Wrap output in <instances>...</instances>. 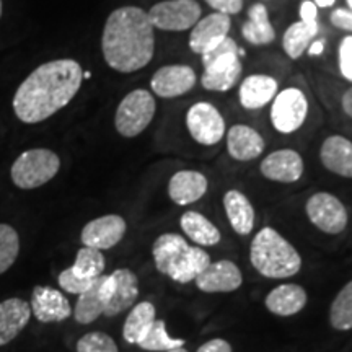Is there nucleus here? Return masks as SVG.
Instances as JSON below:
<instances>
[{
  "instance_id": "obj_1",
  "label": "nucleus",
  "mask_w": 352,
  "mask_h": 352,
  "mask_svg": "<svg viewBox=\"0 0 352 352\" xmlns=\"http://www.w3.org/2000/svg\"><path fill=\"white\" fill-rule=\"evenodd\" d=\"M83 80L80 64L57 59L34 69L13 96V111L21 122L38 124L67 107L78 94Z\"/></svg>"
},
{
  "instance_id": "obj_24",
  "label": "nucleus",
  "mask_w": 352,
  "mask_h": 352,
  "mask_svg": "<svg viewBox=\"0 0 352 352\" xmlns=\"http://www.w3.org/2000/svg\"><path fill=\"white\" fill-rule=\"evenodd\" d=\"M277 95V80L271 76L254 74L240 85V103L245 109H261Z\"/></svg>"
},
{
  "instance_id": "obj_8",
  "label": "nucleus",
  "mask_w": 352,
  "mask_h": 352,
  "mask_svg": "<svg viewBox=\"0 0 352 352\" xmlns=\"http://www.w3.org/2000/svg\"><path fill=\"white\" fill-rule=\"evenodd\" d=\"M201 7L196 0H164L147 12L153 28L164 32H186L201 19Z\"/></svg>"
},
{
  "instance_id": "obj_3",
  "label": "nucleus",
  "mask_w": 352,
  "mask_h": 352,
  "mask_svg": "<svg viewBox=\"0 0 352 352\" xmlns=\"http://www.w3.org/2000/svg\"><path fill=\"white\" fill-rule=\"evenodd\" d=\"M152 254L157 271L178 284L195 280L212 263L208 252L191 246L178 233L158 236L152 246Z\"/></svg>"
},
{
  "instance_id": "obj_17",
  "label": "nucleus",
  "mask_w": 352,
  "mask_h": 352,
  "mask_svg": "<svg viewBox=\"0 0 352 352\" xmlns=\"http://www.w3.org/2000/svg\"><path fill=\"white\" fill-rule=\"evenodd\" d=\"M139 297V279L131 270H116L109 274V298L104 315L116 316L134 305Z\"/></svg>"
},
{
  "instance_id": "obj_47",
  "label": "nucleus",
  "mask_w": 352,
  "mask_h": 352,
  "mask_svg": "<svg viewBox=\"0 0 352 352\" xmlns=\"http://www.w3.org/2000/svg\"><path fill=\"white\" fill-rule=\"evenodd\" d=\"M347 6H349V10H352V0H346Z\"/></svg>"
},
{
  "instance_id": "obj_35",
  "label": "nucleus",
  "mask_w": 352,
  "mask_h": 352,
  "mask_svg": "<svg viewBox=\"0 0 352 352\" xmlns=\"http://www.w3.org/2000/svg\"><path fill=\"white\" fill-rule=\"evenodd\" d=\"M77 352H120V349L109 334L91 331L78 340Z\"/></svg>"
},
{
  "instance_id": "obj_4",
  "label": "nucleus",
  "mask_w": 352,
  "mask_h": 352,
  "mask_svg": "<svg viewBox=\"0 0 352 352\" xmlns=\"http://www.w3.org/2000/svg\"><path fill=\"white\" fill-rule=\"evenodd\" d=\"M250 261L259 274L270 279L296 276L302 267L300 254L271 227L259 230L250 246Z\"/></svg>"
},
{
  "instance_id": "obj_9",
  "label": "nucleus",
  "mask_w": 352,
  "mask_h": 352,
  "mask_svg": "<svg viewBox=\"0 0 352 352\" xmlns=\"http://www.w3.org/2000/svg\"><path fill=\"white\" fill-rule=\"evenodd\" d=\"M308 101L302 90L289 87L279 91L272 100L271 122L280 134H292L300 129L307 120Z\"/></svg>"
},
{
  "instance_id": "obj_7",
  "label": "nucleus",
  "mask_w": 352,
  "mask_h": 352,
  "mask_svg": "<svg viewBox=\"0 0 352 352\" xmlns=\"http://www.w3.org/2000/svg\"><path fill=\"white\" fill-rule=\"evenodd\" d=\"M157 111V103L148 90L138 88L127 94L114 116V126L122 138H138L147 129Z\"/></svg>"
},
{
  "instance_id": "obj_40",
  "label": "nucleus",
  "mask_w": 352,
  "mask_h": 352,
  "mask_svg": "<svg viewBox=\"0 0 352 352\" xmlns=\"http://www.w3.org/2000/svg\"><path fill=\"white\" fill-rule=\"evenodd\" d=\"M300 21L303 23H318V7L311 0H305L300 6Z\"/></svg>"
},
{
  "instance_id": "obj_11",
  "label": "nucleus",
  "mask_w": 352,
  "mask_h": 352,
  "mask_svg": "<svg viewBox=\"0 0 352 352\" xmlns=\"http://www.w3.org/2000/svg\"><path fill=\"white\" fill-rule=\"evenodd\" d=\"M186 126L191 138L201 145H215L226 135L223 116L208 101H201L188 109Z\"/></svg>"
},
{
  "instance_id": "obj_5",
  "label": "nucleus",
  "mask_w": 352,
  "mask_h": 352,
  "mask_svg": "<svg viewBox=\"0 0 352 352\" xmlns=\"http://www.w3.org/2000/svg\"><path fill=\"white\" fill-rule=\"evenodd\" d=\"M240 47L232 38H223L222 41L206 51L202 56L204 72L201 77V85L209 91H228L239 83L241 77Z\"/></svg>"
},
{
  "instance_id": "obj_44",
  "label": "nucleus",
  "mask_w": 352,
  "mask_h": 352,
  "mask_svg": "<svg viewBox=\"0 0 352 352\" xmlns=\"http://www.w3.org/2000/svg\"><path fill=\"white\" fill-rule=\"evenodd\" d=\"M311 2H314L315 6L320 8H329L334 6V2H336V0H311Z\"/></svg>"
},
{
  "instance_id": "obj_28",
  "label": "nucleus",
  "mask_w": 352,
  "mask_h": 352,
  "mask_svg": "<svg viewBox=\"0 0 352 352\" xmlns=\"http://www.w3.org/2000/svg\"><path fill=\"white\" fill-rule=\"evenodd\" d=\"M243 38L254 46H264L276 39L274 26L270 20V13L263 3H254L248 12V21L241 28Z\"/></svg>"
},
{
  "instance_id": "obj_41",
  "label": "nucleus",
  "mask_w": 352,
  "mask_h": 352,
  "mask_svg": "<svg viewBox=\"0 0 352 352\" xmlns=\"http://www.w3.org/2000/svg\"><path fill=\"white\" fill-rule=\"evenodd\" d=\"M196 352H232V346L230 342L222 340V338H215V340H210L199 346V349Z\"/></svg>"
},
{
  "instance_id": "obj_10",
  "label": "nucleus",
  "mask_w": 352,
  "mask_h": 352,
  "mask_svg": "<svg viewBox=\"0 0 352 352\" xmlns=\"http://www.w3.org/2000/svg\"><path fill=\"white\" fill-rule=\"evenodd\" d=\"M307 215L318 230L338 235L347 227V210L344 204L329 192H316L307 201Z\"/></svg>"
},
{
  "instance_id": "obj_14",
  "label": "nucleus",
  "mask_w": 352,
  "mask_h": 352,
  "mask_svg": "<svg viewBox=\"0 0 352 352\" xmlns=\"http://www.w3.org/2000/svg\"><path fill=\"white\" fill-rule=\"evenodd\" d=\"M196 82V72L189 65H164L152 76L151 87L160 98H176L191 91Z\"/></svg>"
},
{
  "instance_id": "obj_18",
  "label": "nucleus",
  "mask_w": 352,
  "mask_h": 352,
  "mask_svg": "<svg viewBox=\"0 0 352 352\" xmlns=\"http://www.w3.org/2000/svg\"><path fill=\"white\" fill-rule=\"evenodd\" d=\"M32 314L41 323H59L72 315V308L63 292L38 285L32 296Z\"/></svg>"
},
{
  "instance_id": "obj_25",
  "label": "nucleus",
  "mask_w": 352,
  "mask_h": 352,
  "mask_svg": "<svg viewBox=\"0 0 352 352\" xmlns=\"http://www.w3.org/2000/svg\"><path fill=\"white\" fill-rule=\"evenodd\" d=\"M307 305V292L298 284H283L272 289L266 297V308L277 316H292Z\"/></svg>"
},
{
  "instance_id": "obj_37",
  "label": "nucleus",
  "mask_w": 352,
  "mask_h": 352,
  "mask_svg": "<svg viewBox=\"0 0 352 352\" xmlns=\"http://www.w3.org/2000/svg\"><path fill=\"white\" fill-rule=\"evenodd\" d=\"M340 70L347 82H352V34L340 44Z\"/></svg>"
},
{
  "instance_id": "obj_45",
  "label": "nucleus",
  "mask_w": 352,
  "mask_h": 352,
  "mask_svg": "<svg viewBox=\"0 0 352 352\" xmlns=\"http://www.w3.org/2000/svg\"><path fill=\"white\" fill-rule=\"evenodd\" d=\"M166 352H188L184 347H178V349H171V351H166Z\"/></svg>"
},
{
  "instance_id": "obj_32",
  "label": "nucleus",
  "mask_w": 352,
  "mask_h": 352,
  "mask_svg": "<svg viewBox=\"0 0 352 352\" xmlns=\"http://www.w3.org/2000/svg\"><path fill=\"white\" fill-rule=\"evenodd\" d=\"M329 323L338 331L352 329V280L340 290L329 308Z\"/></svg>"
},
{
  "instance_id": "obj_46",
  "label": "nucleus",
  "mask_w": 352,
  "mask_h": 352,
  "mask_svg": "<svg viewBox=\"0 0 352 352\" xmlns=\"http://www.w3.org/2000/svg\"><path fill=\"white\" fill-rule=\"evenodd\" d=\"M90 77H91V74L88 72V70H87V72H83V78H90Z\"/></svg>"
},
{
  "instance_id": "obj_30",
  "label": "nucleus",
  "mask_w": 352,
  "mask_h": 352,
  "mask_svg": "<svg viewBox=\"0 0 352 352\" xmlns=\"http://www.w3.org/2000/svg\"><path fill=\"white\" fill-rule=\"evenodd\" d=\"M318 34V23H303L296 21L285 30L283 38V47L290 59H298L308 50L310 43Z\"/></svg>"
},
{
  "instance_id": "obj_27",
  "label": "nucleus",
  "mask_w": 352,
  "mask_h": 352,
  "mask_svg": "<svg viewBox=\"0 0 352 352\" xmlns=\"http://www.w3.org/2000/svg\"><path fill=\"white\" fill-rule=\"evenodd\" d=\"M179 226H182L184 235L199 246H215L222 240L219 228L208 217L195 212V210L184 212L179 219Z\"/></svg>"
},
{
  "instance_id": "obj_42",
  "label": "nucleus",
  "mask_w": 352,
  "mask_h": 352,
  "mask_svg": "<svg viewBox=\"0 0 352 352\" xmlns=\"http://www.w3.org/2000/svg\"><path fill=\"white\" fill-rule=\"evenodd\" d=\"M342 109H344L347 116L352 118V87L342 96Z\"/></svg>"
},
{
  "instance_id": "obj_12",
  "label": "nucleus",
  "mask_w": 352,
  "mask_h": 352,
  "mask_svg": "<svg viewBox=\"0 0 352 352\" xmlns=\"http://www.w3.org/2000/svg\"><path fill=\"white\" fill-rule=\"evenodd\" d=\"M196 287L208 294H227L240 289L243 284L240 267L230 259L210 263L195 279Z\"/></svg>"
},
{
  "instance_id": "obj_20",
  "label": "nucleus",
  "mask_w": 352,
  "mask_h": 352,
  "mask_svg": "<svg viewBox=\"0 0 352 352\" xmlns=\"http://www.w3.org/2000/svg\"><path fill=\"white\" fill-rule=\"evenodd\" d=\"M209 182L204 175L195 170H183L171 176L168 183L170 199L178 206H189L199 201L208 192Z\"/></svg>"
},
{
  "instance_id": "obj_33",
  "label": "nucleus",
  "mask_w": 352,
  "mask_h": 352,
  "mask_svg": "<svg viewBox=\"0 0 352 352\" xmlns=\"http://www.w3.org/2000/svg\"><path fill=\"white\" fill-rule=\"evenodd\" d=\"M104 266H107V264H104L103 253H101L100 250L85 246V248L78 250L76 263L70 267H72V271L76 272L77 276L83 277V279L95 280L103 274Z\"/></svg>"
},
{
  "instance_id": "obj_2",
  "label": "nucleus",
  "mask_w": 352,
  "mask_h": 352,
  "mask_svg": "<svg viewBox=\"0 0 352 352\" xmlns=\"http://www.w3.org/2000/svg\"><path fill=\"white\" fill-rule=\"evenodd\" d=\"M153 30L142 8L127 6L111 12L101 36V51L107 64L121 74L144 69L155 52Z\"/></svg>"
},
{
  "instance_id": "obj_48",
  "label": "nucleus",
  "mask_w": 352,
  "mask_h": 352,
  "mask_svg": "<svg viewBox=\"0 0 352 352\" xmlns=\"http://www.w3.org/2000/svg\"><path fill=\"white\" fill-rule=\"evenodd\" d=\"M0 16H2V0H0Z\"/></svg>"
},
{
  "instance_id": "obj_39",
  "label": "nucleus",
  "mask_w": 352,
  "mask_h": 352,
  "mask_svg": "<svg viewBox=\"0 0 352 352\" xmlns=\"http://www.w3.org/2000/svg\"><path fill=\"white\" fill-rule=\"evenodd\" d=\"M331 23L336 28L352 33V10H349V8H336L331 13Z\"/></svg>"
},
{
  "instance_id": "obj_38",
  "label": "nucleus",
  "mask_w": 352,
  "mask_h": 352,
  "mask_svg": "<svg viewBox=\"0 0 352 352\" xmlns=\"http://www.w3.org/2000/svg\"><path fill=\"white\" fill-rule=\"evenodd\" d=\"M206 3L215 12L226 13V15H235L243 8V0H206Z\"/></svg>"
},
{
  "instance_id": "obj_36",
  "label": "nucleus",
  "mask_w": 352,
  "mask_h": 352,
  "mask_svg": "<svg viewBox=\"0 0 352 352\" xmlns=\"http://www.w3.org/2000/svg\"><path fill=\"white\" fill-rule=\"evenodd\" d=\"M95 280L83 279V277L77 276L76 272L72 271V267H69V270H65L59 274V285H60V287H63L65 292L77 294V296H80V294H83L85 290L90 289L91 284H94Z\"/></svg>"
},
{
  "instance_id": "obj_19",
  "label": "nucleus",
  "mask_w": 352,
  "mask_h": 352,
  "mask_svg": "<svg viewBox=\"0 0 352 352\" xmlns=\"http://www.w3.org/2000/svg\"><path fill=\"white\" fill-rule=\"evenodd\" d=\"M109 298V274H101L98 279L91 284V287L78 296L74 318L78 323L88 324L94 323L98 316L104 315V308L108 305Z\"/></svg>"
},
{
  "instance_id": "obj_15",
  "label": "nucleus",
  "mask_w": 352,
  "mask_h": 352,
  "mask_svg": "<svg viewBox=\"0 0 352 352\" xmlns=\"http://www.w3.org/2000/svg\"><path fill=\"white\" fill-rule=\"evenodd\" d=\"M259 171L271 182L296 183L303 175V160L300 153L292 148H280L264 158Z\"/></svg>"
},
{
  "instance_id": "obj_26",
  "label": "nucleus",
  "mask_w": 352,
  "mask_h": 352,
  "mask_svg": "<svg viewBox=\"0 0 352 352\" xmlns=\"http://www.w3.org/2000/svg\"><path fill=\"white\" fill-rule=\"evenodd\" d=\"M223 208L228 222L239 235H250L254 227V208L243 192L239 189H230L223 196Z\"/></svg>"
},
{
  "instance_id": "obj_16",
  "label": "nucleus",
  "mask_w": 352,
  "mask_h": 352,
  "mask_svg": "<svg viewBox=\"0 0 352 352\" xmlns=\"http://www.w3.org/2000/svg\"><path fill=\"white\" fill-rule=\"evenodd\" d=\"M230 16L226 13H210L197 21L192 26V32L189 34V47L195 54H204L210 47L222 41L223 38L228 36L230 32Z\"/></svg>"
},
{
  "instance_id": "obj_31",
  "label": "nucleus",
  "mask_w": 352,
  "mask_h": 352,
  "mask_svg": "<svg viewBox=\"0 0 352 352\" xmlns=\"http://www.w3.org/2000/svg\"><path fill=\"white\" fill-rule=\"evenodd\" d=\"M138 346L144 351L151 352H166L171 349L184 347V340H175L166 333V324L164 320H155L144 338L138 342Z\"/></svg>"
},
{
  "instance_id": "obj_43",
  "label": "nucleus",
  "mask_w": 352,
  "mask_h": 352,
  "mask_svg": "<svg viewBox=\"0 0 352 352\" xmlns=\"http://www.w3.org/2000/svg\"><path fill=\"white\" fill-rule=\"evenodd\" d=\"M323 50H324V43L321 41V39H314V41L310 43V46H308V50H307V52L310 56H320L321 52H323Z\"/></svg>"
},
{
  "instance_id": "obj_6",
  "label": "nucleus",
  "mask_w": 352,
  "mask_h": 352,
  "mask_svg": "<svg viewBox=\"0 0 352 352\" xmlns=\"http://www.w3.org/2000/svg\"><path fill=\"white\" fill-rule=\"evenodd\" d=\"M60 160L47 148H32L16 158L12 165V182L20 189H34L43 186L57 175Z\"/></svg>"
},
{
  "instance_id": "obj_21",
  "label": "nucleus",
  "mask_w": 352,
  "mask_h": 352,
  "mask_svg": "<svg viewBox=\"0 0 352 352\" xmlns=\"http://www.w3.org/2000/svg\"><path fill=\"white\" fill-rule=\"evenodd\" d=\"M266 142L263 135L246 124H235L227 132V148L232 158L239 162H250L264 152Z\"/></svg>"
},
{
  "instance_id": "obj_23",
  "label": "nucleus",
  "mask_w": 352,
  "mask_h": 352,
  "mask_svg": "<svg viewBox=\"0 0 352 352\" xmlns=\"http://www.w3.org/2000/svg\"><path fill=\"white\" fill-rule=\"evenodd\" d=\"M321 164L331 173L352 178V142L342 135H329L321 145Z\"/></svg>"
},
{
  "instance_id": "obj_13",
  "label": "nucleus",
  "mask_w": 352,
  "mask_h": 352,
  "mask_svg": "<svg viewBox=\"0 0 352 352\" xmlns=\"http://www.w3.org/2000/svg\"><path fill=\"white\" fill-rule=\"evenodd\" d=\"M126 220L121 215H103L95 220H90L83 227L80 240L83 246L95 250H109L122 240L126 233Z\"/></svg>"
},
{
  "instance_id": "obj_29",
  "label": "nucleus",
  "mask_w": 352,
  "mask_h": 352,
  "mask_svg": "<svg viewBox=\"0 0 352 352\" xmlns=\"http://www.w3.org/2000/svg\"><path fill=\"white\" fill-rule=\"evenodd\" d=\"M155 305L151 302H140L131 310L124 321V328H122V336L126 342L129 344H138L142 340L144 334L148 331L155 321Z\"/></svg>"
},
{
  "instance_id": "obj_22",
  "label": "nucleus",
  "mask_w": 352,
  "mask_h": 352,
  "mask_svg": "<svg viewBox=\"0 0 352 352\" xmlns=\"http://www.w3.org/2000/svg\"><path fill=\"white\" fill-rule=\"evenodd\" d=\"M32 307L21 298H8L0 302V346L15 340L28 324Z\"/></svg>"
},
{
  "instance_id": "obj_34",
  "label": "nucleus",
  "mask_w": 352,
  "mask_h": 352,
  "mask_svg": "<svg viewBox=\"0 0 352 352\" xmlns=\"http://www.w3.org/2000/svg\"><path fill=\"white\" fill-rule=\"evenodd\" d=\"M20 252L19 233L7 223H0V274L10 270Z\"/></svg>"
}]
</instances>
